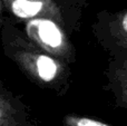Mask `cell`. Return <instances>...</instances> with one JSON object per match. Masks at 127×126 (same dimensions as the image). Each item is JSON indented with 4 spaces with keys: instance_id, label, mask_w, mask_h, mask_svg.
<instances>
[{
    "instance_id": "obj_1",
    "label": "cell",
    "mask_w": 127,
    "mask_h": 126,
    "mask_svg": "<svg viewBox=\"0 0 127 126\" xmlns=\"http://www.w3.org/2000/svg\"><path fill=\"white\" fill-rule=\"evenodd\" d=\"M1 42L4 56L33 84L59 96L69 91L72 83L69 65L47 53L4 15L1 17Z\"/></svg>"
},
{
    "instance_id": "obj_2",
    "label": "cell",
    "mask_w": 127,
    "mask_h": 126,
    "mask_svg": "<svg viewBox=\"0 0 127 126\" xmlns=\"http://www.w3.org/2000/svg\"><path fill=\"white\" fill-rule=\"evenodd\" d=\"M20 24L25 33L47 53L69 66L76 63V48L68 35L70 32L60 22L51 18L38 17Z\"/></svg>"
},
{
    "instance_id": "obj_3",
    "label": "cell",
    "mask_w": 127,
    "mask_h": 126,
    "mask_svg": "<svg viewBox=\"0 0 127 126\" xmlns=\"http://www.w3.org/2000/svg\"><path fill=\"white\" fill-rule=\"evenodd\" d=\"M0 7L2 13L7 12L17 24L46 17L60 22L69 32L79 29V25L59 0H0Z\"/></svg>"
},
{
    "instance_id": "obj_4",
    "label": "cell",
    "mask_w": 127,
    "mask_h": 126,
    "mask_svg": "<svg viewBox=\"0 0 127 126\" xmlns=\"http://www.w3.org/2000/svg\"><path fill=\"white\" fill-rule=\"evenodd\" d=\"M92 31L109 57L127 55V8L99 11L92 25Z\"/></svg>"
},
{
    "instance_id": "obj_5",
    "label": "cell",
    "mask_w": 127,
    "mask_h": 126,
    "mask_svg": "<svg viewBox=\"0 0 127 126\" xmlns=\"http://www.w3.org/2000/svg\"><path fill=\"white\" fill-rule=\"evenodd\" d=\"M105 89L117 107L127 109V55L109 57L104 70Z\"/></svg>"
},
{
    "instance_id": "obj_6",
    "label": "cell",
    "mask_w": 127,
    "mask_h": 126,
    "mask_svg": "<svg viewBox=\"0 0 127 126\" xmlns=\"http://www.w3.org/2000/svg\"><path fill=\"white\" fill-rule=\"evenodd\" d=\"M0 126H32L25 103L0 84Z\"/></svg>"
},
{
    "instance_id": "obj_7",
    "label": "cell",
    "mask_w": 127,
    "mask_h": 126,
    "mask_svg": "<svg viewBox=\"0 0 127 126\" xmlns=\"http://www.w3.org/2000/svg\"><path fill=\"white\" fill-rule=\"evenodd\" d=\"M63 123L65 126H112L99 120H95L88 116L77 115V114L65 115L63 118Z\"/></svg>"
},
{
    "instance_id": "obj_8",
    "label": "cell",
    "mask_w": 127,
    "mask_h": 126,
    "mask_svg": "<svg viewBox=\"0 0 127 126\" xmlns=\"http://www.w3.org/2000/svg\"><path fill=\"white\" fill-rule=\"evenodd\" d=\"M60 2L68 9L71 16L74 17V19L77 21L80 20V16H81V11H83L84 6H86V0H59Z\"/></svg>"
}]
</instances>
